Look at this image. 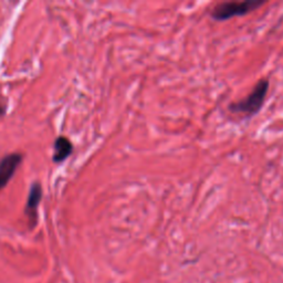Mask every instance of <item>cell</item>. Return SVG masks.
Instances as JSON below:
<instances>
[{"mask_svg":"<svg viewBox=\"0 0 283 283\" xmlns=\"http://www.w3.org/2000/svg\"><path fill=\"white\" fill-rule=\"evenodd\" d=\"M268 91H269V81L261 79L258 81L254 90L238 102L231 103L229 105V111L234 114H242L246 118H251L260 112L264 106Z\"/></svg>","mask_w":283,"mask_h":283,"instance_id":"obj_1","label":"cell"},{"mask_svg":"<svg viewBox=\"0 0 283 283\" xmlns=\"http://www.w3.org/2000/svg\"><path fill=\"white\" fill-rule=\"evenodd\" d=\"M265 0H245V1H225L218 3L210 11V17L216 21H226L234 17H242L264 6Z\"/></svg>","mask_w":283,"mask_h":283,"instance_id":"obj_2","label":"cell"},{"mask_svg":"<svg viewBox=\"0 0 283 283\" xmlns=\"http://www.w3.org/2000/svg\"><path fill=\"white\" fill-rule=\"evenodd\" d=\"M21 155L17 153L9 154L0 160V190L8 184L21 163Z\"/></svg>","mask_w":283,"mask_h":283,"instance_id":"obj_3","label":"cell"},{"mask_svg":"<svg viewBox=\"0 0 283 283\" xmlns=\"http://www.w3.org/2000/svg\"><path fill=\"white\" fill-rule=\"evenodd\" d=\"M42 197V189L41 186L38 183H33L30 188L27 205H26V215L28 216L29 220L31 222H35L37 220V214H38V207L40 204Z\"/></svg>","mask_w":283,"mask_h":283,"instance_id":"obj_4","label":"cell"},{"mask_svg":"<svg viewBox=\"0 0 283 283\" xmlns=\"http://www.w3.org/2000/svg\"><path fill=\"white\" fill-rule=\"evenodd\" d=\"M72 143L64 136H60L54 142V153L52 156L53 161H55V163L63 161L72 153Z\"/></svg>","mask_w":283,"mask_h":283,"instance_id":"obj_5","label":"cell"}]
</instances>
